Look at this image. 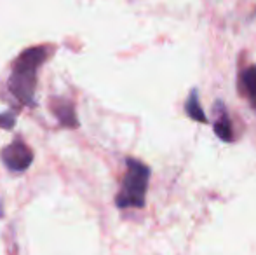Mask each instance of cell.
<instances>
[{
    "label": "cell",
    "mask_w": 256,
    "mask_h": 255,
    "mask_svg": "<svg viewBox=\"0 0 256 255\" xmlns=\"http://www.w3.org/2000/svg\"><path fill=\"white\" fill-rule=\"evenodd\" d=\"M185 112H186V116L192 121H196V123H202V124L209 123L204 114L202 105H200V102H199V91H197V89L190 91L188 98H186V102H185Z\"/></svg>",
    "instance_id": "7"
},
{
    "label": "cell",
    "mask_w": 256,
    "mask_h": 255,
    "mask_svg": "<svg viewBox=\"0 0 256 255\" xmlns=\"http://www.w3.org/2000/svg\"><path fill=\"white\" fill-rule=\"evenodd\" d=\"M46 58H48V48L35 46V48L24 49L12 65L9 91L24 105L34 103L35 89H37V72Z\"/></svg>",
    "instance_id": "1"
},
{
    "label": "cell",
    "mask_w": 256,
    "mask_h": 255,
    "mask_svg": "<svg viewBox=\"0 0 256 255\" xmlns=\"http://www.w3.org/2000/svg\"><path fill=\"white\" fill-rule=\"evenodd\" d=\"M239 91L248 98L251 107L256 110V65L248 67L239 75Z\"/></svg>",
    "instance_id": "6"
},
{
    "label": "cell",
    "mask_w": 256,
    "mask_h": 255,
    "mask_svg": "<svg viewBox=\"0 0 256 255\" xmlns=\"http://www.w3.org/2000/svg\"><path fill=\"white\" fill-rule=\"evenodd\" d=\"M126 175L122 178L120 191L115 196V204L118 208H143L148 191L150 168L143 161L134 157L126 159Z\"/></svg>",
    "instance_id": "2"
},
{
    "label": "cell",
    "mask_w": 256,
    "mask_h": 255,
    "mask_svg": "<svg viewBox=\"0 0 256 255\" xmlns=\"http://www.w3.org/2000/svg\"><path fill=\"white\" fill-rule=\"evenodd\" d=\"M51 109H52L54 116H56V119L60 121L63 126H66V128L78 126V119H77V116H75L74 103L68 98H52Z\"/></svg>",
    "instance_id": "5"
},
{
    "label": "cell",
    "mask_w": 256,
    "mask_h": 255,
    "mask_svg": "<svg viewBox=\"0 0 256 255\" xmlns=\"http://www.w3.org/2000/svg\"><path fill=\"white\" fill-rule=\"evenodd\" d=\"M14 123H16V116H14L12 112H4V114H0V128L10 129V128L14 126Z\"/></svg>",
    "instance_id": "8"
},
{
    "label": "cell",
    "mask_w": 256,
    "mask_h": 255,
    "mask_svg": "<svg viewBox=\"0 0 256 255\" xmlns=\"http://www.w3.org/2000/svg\"><path fill=\"white\" fill-rule=\"evenodd\" d=\"M0 159L9 171L21 173V171H26L34 163V150L23 140L18 138L16 142L4 147L2 152H0Z\"/></svg>",
    "instance_id": "3"
},
{
    "label": "cell",
    "mask_w": 256,
    "mask_h": 255,
    "mask_svg": "<svg viewBox=\"0 0 256 255\" xmlns=\"http://www.w3.org/2000/svg\"><path fill=\"white\" fill-rule=\"evenodd\" d=\"M212 129H214V135L218 136L222 142L232 143L234 140H236L228 110H226L225 103H223L222 100H218V102L214 103V123H212Z\"/></svg>",
    "instance_id": "4"
}]
</instances>
